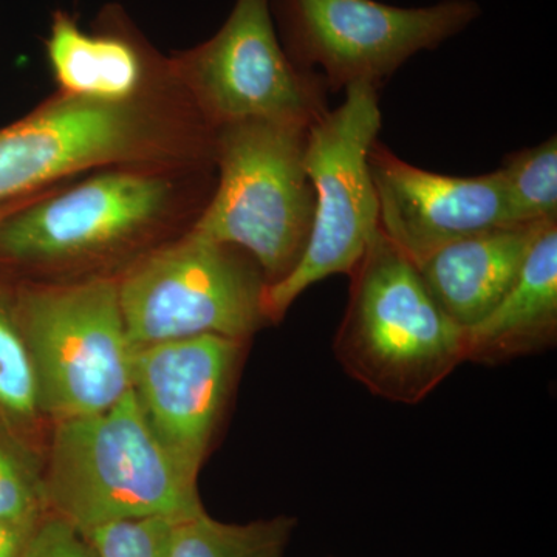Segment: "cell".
<instances>
[{
    "label": "cell",
    "instance_id": "obj_8",
    "mask_svg": "<svg viewBox=\"0 0 557 557\" xmlns=\"http://www.w3.org/2000/svg\"><path fill=\"white\" fill-rule=\"evenodd\" d=\"M212 126L271 121L309 127L327 112L329 87L278 40L271 0H236L222 28L177 62Z\"/></svg>",
    "mask_w": 557,
    "mask_h": 557
},
{
    "label": "cell",
    "instance_id": "obj_7",
    "mask_svg": "<svg viewBox=\"0 0 557 557\" xmlns=\"http://www.w3.org/2000/svg\"><path fill=\"white\" fill-rule=\"evenodd\" d=\"M242 249L197 236L138 263L119 284L121 311L135 348L218 335L244 341L263 314L265 277Z\"/></svg>",
    "mask_w": 557,
    "mask_h": 557
},
{
    "label": "cell",
    "instance_id": "obj_10",
    "mask_svg": "<svg viewBox=\"0 0 557 557\" xmlns=\"http://www.w3.org/2000/svg\"><path fill=\"white\" fill-rule=\"evenodd\" d=\"M369 168L381 233L416 267L454 242L519 225L498 171L479 177L437 174L399 159L379 139Z\"/></svg>",
    "mask_w": 557,
    "mask_h": 557
},
{
    "label": "cell",
    "instance_id": "obj_13",
    "mask_svg": "<svg viewBox=\"0 0 557 557\" xmlns=\"http://www.w3.org/2000/svg\"><path fill=\"white\" fill-rule=\"evenodd\" d=\"M548 223L504 226L454 242L417 265L418 273L440 309L467 330L482 321L515 285Z\"/></svg>",
    "mask_w": 557,
    "mask_h": 557
},
{
    "label": "cell",
    "instance_id": "obj_3",
    "mask_svg": "<svg viewBox=\"0 0 557 557\" xmlns=\"http://www.w3.org/2000/svg\"><path fill=\"white\" fill-rule=\"evenodd\" d=\"M218 129L219 185L193 233L247 252L276 284L298 265L313 226L309 127L242 121Z\"/></svg>",
    "mask_w": 557,
    "mask_h": 557
},
{
    "label": "cell",
    "instance_id": "obj_11",
    "mask_svg": "<svg viewBox=\"0 0 557 557\" xmlns=\"http://www.w3.org/2000/svg\"><path fill=\"white\" fill-rule=\"evenodd\" d=\"M170 201L163 180L104 174L0 222V256L53 262L115 247L148 228Z\"/></svg>",
    "mask_w": 557,
    "mask_h": 557
},
{
    "label": "cell",
    "instance_id": "obj_9",
    "mask_svg": "<svg viewBox=\"0 0 557 557\" xmlns=\"http://www.w3.org/2000/svg\"><path fill=\"white\" fill-rule=\"evenodd\" d=\"M153 139L134 102L65 95L0 131V205L73 172L138 159Z\"/></svg>",
    "mask_w": 557,
    "mask_h": 557
},
{
    "label": "cell",
    "instance_id": "obj_17",
    "mask_svg": "<svg viewBox=\"0 0 557 557\" xmlns=\"http://www.w3.org/2000/svg\"><path fill=\"white\" fill-rule=\"evenodd\" d=\"M519 225L557 220V138L509 153L497 170Z\"/></svg>",
    "mask_w": 557,
    "mask_h": 557
},
{
    "label": "cell",
    "instance_id": "obj_4",
    "mask_svg": "<svg viewBox=\"0 0 557 557\" xmlns=\"http://www.w3.org/2000/svg\"><path fill=\"white\" fill-rule=\"evenodd\" d=\"M379 87L351 84L346 100L310 124L306 171L314 190L309 244L295 270L263 289V314L278 321L306 289L350 274L380 231L369 153L379 139Z\"/></svg>",
    "mask_w": 557,
    "mask_h": 557
},
{
    "label": "cell",
    "instance_id": "obj_20",
    "mask_svg": "<svg viewBox=\"0 0 557 557\" xmlns=\"http://www.w3.org/2000/svg\"><path fill=\"white\" fill-rule=\"evenodd\" d=\"M46 507L44 485L24 457L0 437V520L33 530L44 518Z\"/></svg>",
    "mask_w": 557,
    "mask_h": 557
},
{
    "label": "cell",
    "instance_id": "obj_21",
    "mask_svg": "<svg viewBox=\"0 0 557 557\" xmlns=\"http://www.w3.org/2000/svg\"><path fill=\"white\" fill-rule=\"evenodd\" d=\"M21 557H97L83 533L53 515L42 518L28 537Z\"/></svg>",
    "mask_w": 557,
    "mask_h": 557
},
{
    "label": "cell",
    "instance_id": "obj_5",
    "mask_svg": "<svg viewBox=\"0 0 557 557\" xmlns=\"http://www.w3.org/2000/svg\"><path fill=\"white\" fill-rule=\"evenodd\" d=\"M39 408L58 421L112 408L132 391V346L120 288L110 278L33 289L20 302Z\"/></svg>",
    "mask_w": 557,
    "mask_h": 557
},
{
    "label": "cell",
    "instance_id": "obj_19",
    "mask_svg": "<svg viewBox=\"0 0 557 557\" xmlns=\"http://www.w3.org/2000/svg\"><path fill=\"white\" fill-rule=\"evenodd\" d=\"M0 409L27 418L39 409L35 364L21 330L0 310Z\"/></svg>",
    "mask_w": 557,
    "mask_h": 557
},
{
    "label": "cell",
    "instance_id": "obj_6",
    "mask_svg": "<svg viewBox=\"0 0 557 557\" xmlns=\"http://www.w3.org/2000/svg\"><path fill=\"white\" fill-rule=\"evenodd\" d=\"M282 46L329 90L357 83L380 87L410 58L434 50L480 16L474 0L395 7L379 0H271Z\"/></svg>",
    "mask_w": 557,
    "mask_h": 557
},
{
    "label": "cell",
    "instance_id": "obj_12",
    "mask_svg": "<svg viewBox=\"0 0 557 557\" xmlns=\"http://www.w3.org/2000/svg\"><path fill=\"white\" fill-rule=\"evenodd\" d=\"M242 341L203 335L135 348L132 392L157 437L197 478Z\"/></svg>",
    "mask_w": 557,
    "mask_h": 557
},
{
    "label": "cell",
    "instance_id": "obj_2",
    "mask_svg": "<svg viewBox=\"0 0 557 557\" xmlns=\"http://www.w3.org/2000/svg\"><path fill=\"white\" fill-rule=\"evenodd\" d=\"M196 479L164 448L131 391L102 412L58 421L44 493L53 515L84 531L200 515Z\"/></svg>",
    "mask_w": 557,
    "mask_h": 557
},
{
    "label": "cell",
    "instance_id": "obj_16",
    "mask_svg": "<svg viewBox=\"0 0 557 557\" xmlns=\"http://www.w3.org/2000/svg\"><path fill=\"white\" fill-rule=\"evenodd\" d=\"M295 525L289 518L223 523L203 511L177 520L171 557H282Z\"/></svg>",
    "mask_w": 557,
    "mask_h": 557
},
{
    "label": "cell",
    "instance_id": "obj_18",
    "mask_svg": "<svg viewBox=\"0 0 557 557\" xmlns=\"http://www.w3.org/2000/svg\"><path fill=\"white\" fill-rule=\"evenodd\" d=\"M177 520L164 516L115 520L81 533L97 557H171Z\"/></svg>",
    "mask_w": 557,
    "mask_h": 557
},
{
    "label": "cell",
    "instance_id": "obj_22",
    "mask_svg": "<svg viewBox=\"0 0 557 557\" xmlns=\"http://www.w3.org/2000/svg\"><path fill=\"white\" fill-rule=\"evenodd\" d=\"M33 530L0 520V557H21Z\"/></svg>",
    "mask_w": 557,
    "mask_h": 557
},
{
    "label": "cell",
    "instance_id": "obj_15",
    "mask_svg": "<svg viewBox=\"0 0 557 557\" xmlns=\"http://www.w3.org/2000/svg\"><path fill=\"white\" fill-rule=\"evenodd\" d=\"M47 54L54 78L70 97L131 101L145 76L134 40L115 32H84L65 11L53 14Z\"/></svg>",
    "mask_w": 557,
    "mask_h": 557
},
{
    "label": "cell",
    "instance_id": "obj_14",
    "mask_svg": "<svg viewBox=\"0 0 557 557\" xmlns=\"http://www.w3.org/2000/svg\"><path fill=\"white\" fill-rule=\"evenodd\" d=\"M557 220L541 231L518 281L482 321L465 330L467 361L497 364L555 346Z\"/></svg>",
    "mask_w": 557,
    "mask_h": 557
},
{
    "label": "cell",
    "instance_id": "obj_1",
    "mask_svg": "<svg viewBox=\"0 0 557 557\" xmlns=\"http://www.w3.org/2000/svg\"><path fill=\"white\" fill-rule=\"evenodd\" d=\"M333 350L370 394L418 405L467 361L465 329L432 298L417 267L379 231L350 271Z\"/></svg>",
    "mask_w": 557,
    "mask_h": 557
},
{
    "label": "cell",
    "instance_id": "obj_23",
    "mask_svg": "<svg viewBox=\"0 0 557 557\" xmlns=\"http://www.w3.org/2000/svg\"><path fill=\"white\" fill-rule=\"evenodd\" d=\"M11 212H14L13 209H11V205H9V203L0 205V222H2V220L5 219L7 215H10Z\"/></svg>",
    "mask_w": 557,
    "mask_h": 557
}]
</instances>
